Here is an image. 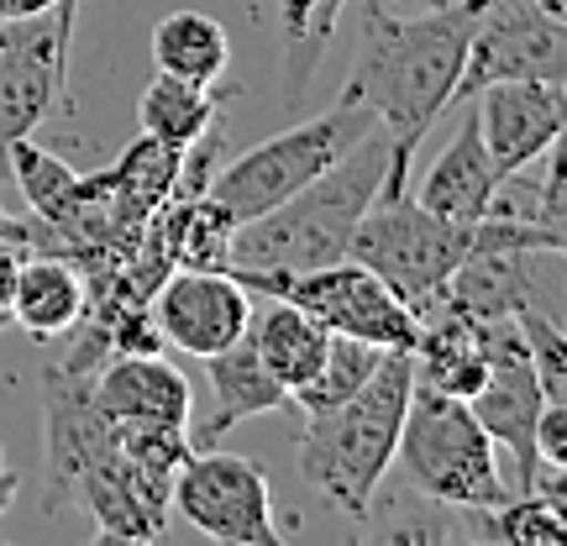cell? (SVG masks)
I'll list each match as a JSON object with an SVG mask.
<instances>
[{"label": "cell", "instance_id": "cell-26", "mask_svg": "<svg viewBox=\"0 0 567 546\" xmlns=\"http://www.w3.org/2000/svg\"><path fill=\"white\" fill-rule=\"evenodd\" d=\"M21 258H27V247H21V243H6V237H0V310L11 305V289H17Z\"/></svg>", "mask_w": 567, "mask_h": 546}, {"label": "cell", "instance_id": "cell-24", "mask_svg": "<svg viewBox=\"0 0 567 546\" xmlns=\"http://www.w3.org/2000/svg\"><path fill=\"white\" fill-rule=\"evenodd\" d=\"M509 321L520 331V347H526L530 373H536L542 394L557 400V405H567V337H563V326L551 321V316H542L536 305H520Z\"/></svg>", "mask_w": 567, "mask_h": 546}, {"label": "cell", "instance_id": "cell-17", "mask_svg": "<svg viewBox=\"0 0 567 546\" xmlns=\"http://www.w3.org/2000/svg\"><path fill=\"white\" fill-rule=\"evenodd\" d=\"M200 363H205V379H210V415H205L200 425H189V446H216L231 425L289 405V394H284V389L268 379V368L258 363L247 331L226 347V352H210Z\"/></svg>", "mask_w": 567, "mask_h": 546}, {"label": "cell", "instance_id": "cell-13", "mask_svg": "<svg viewBox=\"0 0 567 546\" xmlns=\"http://www.w3.org/2000/svg\"><path fill=\"white\" fill-rule=\"evenodd\" d=\"M478 116V137L499 179H520L551 142L567 132V84L557 80H494L467 95Z\"/></svg>", "mask_w": 567, "mask_h": 546}, {"label": "cell", "instance_id": "cell-9", "mask_svg": "<svg viewBox=\"0 0 567 546\" xmlns=\"http://www.w3.org/2000/svg\"><path fill=\"white\" fill-rule=\"evenodd\" d=\"M80 0H59L42 17L0 21V179L6 147L32 137L53 105H69V42Z\"/></svg>", "mask_w": 567, "mask_h": 546}, {"label": "cell", "instance_id": "cell-22", "mask_svg": "<svg viewBox=\"0 0 567 546\" xmlns=\"http://www.w3.org/2000/svg\"><path fill=\"white\" fill-rule=\"evenodd\" d=\"M384 352H389V347H373V342H358V337H337V331H331V342H326V358H321V368H316V379H310L300 394H289V405H300L305 415L342 405L347 394H358V389L373 379V368L384 363Z\"/></svg>", "mask_w": 567, "mask_h": 546}, {"label": "cell", "instance_id": "cell-16", "mask_svg": "<svg viewBox=\"0 0 567 546\" xmlns=\"http://www.w3.org/2000/svg\"><path fill=\"white\" fill-rule=\"evenodd\" d=\"M347 0H258V17L279 48V105L300 111L310 84L321 74L326 48L342 27Z\"/></svg>", "mask_w": 567, "mask_h": 546}, {"label": "cell", "instance_id": "cell-6", "mask_svg": "<svg viewBox=\"0 0 567 546\" xmlns=\"http://www.w3.org/2000/svg\"><path fill=\"white\" fill-rule=\"evenodd\" d=\"M373 111L358 101H337L331 111L310 116L300 126H284L268 142L237 153L231 163H216L205 179V200H216L231 222H258L274 205H284L295 189L321 179L337 158H347L373 132Z\"/></svg>", "mask_w": 567, "mask_h": 546}, {"label": "cell", "instance_id": "cell-5", "mask_svg": "<svg viewBox=\"0 0 567 546\" xmlns=\"http://www.w3.org/2000/svg\"><path fill=\"white\" fill-rule=\"evenodd\" d=\"M394 463H400L405 488L425 505L484 515L509 499V484L499 473V446L467 410V400L436 394L425 384L410 389Z\"/></svg>", "mask_w": 567, "mask_h": 546}, {"label": "cell", "instance_id": "cell-19", "mask_svg": "<svg viewBox=\"0 0 567 546\" xmlns=\"http://www.w3.org/2000/svg\"><path fill=\"white\" fill-rule=\"evenodd\" d=\"M247 342H252L258 363L268 368V379H274L284 394H300V389L316 379V368H321L331 331H326L316 316H305L300 305L268 295V300L252 305V316H247Z\"/></svg>", "mask_w": 567, "mask_h": 546}, {"label": "cell", "instance_id": "cell-18", "mask_svg": "<svg viewBox=\"0 0 567 546\" xmlns=\"http://www.w3.org/2000/svg\"><path fill=\"white\" fill-rule=\"evenodd\" d=\"M90 310V284H84L80 264L69 253H38V258H21L17 289L6 316L32 337V342H53L63 331H74Z\"/></svg>", "mask_w": 567, "mask_h": 546}, {"label": "cell", "instance_id": "cell-23", "mask_svg": "<svg viewBox=\"0 0 567 546\" xmlns=\"http://www.w3.org/2000/svg\"><path fill=\"white\" fill-rule=\"evenodd\" d=\"M484 536L499 546H567L563 499L551 494H509L505 505L484 509Z\"/></svg>", "mask_w": 567, "mask_h": 546}, {"label": "cell", "instance_id": "cell-27", "mask_svg": "<svg viewBox=\"0 0 567 546\" xmlns=\"http://www.w3.org/2000/svg\"><path fill=\"white\" fill-rule=\"evenodd\" d=\"M59 0H0V21H21V17H42L53 11Z\"/></svg>", "mask_w": 567, "mask_h": 546}, {"label": "cell", "instance_id": "cell-1", "mask_svg": "<svg viewBox=\"0 0 567 546\" xmlns=\"http://www.w3.org/2000/svg\"><path fill=\"white\" fill-rule=\"evenodd\" d=\"M42 436H48V515L80 499L111 542H153L168 530L174 473L195 452L179 431H116L90 400V373L42 368Z\"/></svg>", "mask_w": 567, "mask_h": 546}, {"label": "cell", "instance_id": "cell-4", "mask_svg": "<svg viewBox=\"0 0 567 546\" xmlns=\"http://www.w3.org/2000/svg\"><path fill=\"white\" fill-rule=\"evenodd\" d=\"M389 168V137L373 126L347 158H337L321 179L295 189L258 222H243L231 237V268L258 274H310V268L342 264L352 253V231L363 210L379 200V184Z\"/></svg>", "mask_w": 567, "mask_h": 546}, {"label": "cell", "instance_id": "cell-30", "mask_svg": "<svg viewBox=\"0 0 567 546\" xmlns=\"http://www.w3.org/2000/svg\"><path fill=\"white\" fill-rule=\"evenodd\" d=\"M0 473H6V446H0Z\"/></svg>", "mask_w": 567, "mask_h": 546}, {"label": "cell", "instance_id": "cell-11", "mask_svg": "<svg viewBox=\"0 0 567 546\" xmlns=\"http://www.w3.org/2000/svg\"><path fill=\"white\" fill-rule=\"evenodd\" d=\"M494 80L567 84V17H551L536 0H478L457 101Z\"/></svg>", "mask_w": 567, "mask_h": 546}, {"label": "cell", "instance_id": "cell-15", "mask_svg": "<svg viewBox=\"0 0 567 546\" xmlns=\"http://www.w3.org/2000/svg\"><path fill=\"white\" fill-rule=\"evenodd\" d=\"M499 189H505V179L494 174V163H488V153H484V137H478V116L467 111L463 126L452 132V142H446L442 153L431 158V168L421 174L415 200H421L431 216H442V222L478 226L488 210H494Z\"/></svg>", "mask_w": 567, "mask_h": 546}, {"label": "cell", "instance_id": "cell-12", "mask_svg": "<svg viewBox=\"0 0 567 546\" xmlns=\"http://www.w3.org/2000/svg\"><path fill=\"white\" fill-rule=\"evenodd\" d=\"M147 316L158 326L163 347L210 358L247 331L252 295L231 279V268H168L147 295Z\"/></svg>", "mask_w": 567, "mask_h": 546}, {"label": "cell", "instance_id": "cell-7", "mask_svg": "<svg viewBox=\"0 0 567 546\" xmlns=\"http://www.w3.org/2000/svg\"><path fill=\"white\" fill-rule=\"evenodd\" d=\"M467 247H473V226L431 216L405 189L394 200L368 205L358 231H352V253L347 258H358L373 279H384V289L405 310L425 316L431 305L442 300L446 279L457 274Z\"/></svg>", "mask_w": 567, "mask_h": 546}, {"label": "cell", "instance_id": "cell-3", "mask_svg": "<svg viewBox=\"0 0 567 546\" xmlns=\"http://www.w3.org/2000/svg\"><path fill=\"white\" fill-rule=\"evenodd\" d=\"M415 368L405 347H389L384 363L373 368L358 394H347L342 405L305 415L300 436V478L326 509L342 515H368L379 499V484L394 467L400 425H405Z\"/></svg>", "mask_w": 567, "mask_h": 546}, {"label": "cell", "instance_id": "cell-20", "mask_svg": "<svg viewBox=\"0 0 567 546\" xmlns=\"http://www.w3.org/2000/svg\"><path fill=\"white\" fill-rule=\"evenodd\" d=\"M153 69L158 74H174V80L189 84H221L226 63H231V38L216 17L205 11H168V17L153 27Z\"/></svg>", "mask_w": 567, "mask_h": 546}, {"label": "cell", "instance_id": "cell-2", "mask_svg": "<svg viewBox=\"0 0 567 546\" xmlns=\"http://www.w3.org/2000/svg\"><path fill=\"white\" fill-rule=\"evenodd\" d=\"M352 6V69L342 101L373 111L389 137V168L379 200L410 189V168L425 132L457 101L467 38L478 0H457L442 11H394L389 0H347Z\"/></svg>", "mask_w": 567, "mask_h": 546}, {"label": "cell", "instance_id": "cell-14", "mask_svg": "<svg viewBox=\"0 0 567 546\" xmlns=\"http://www.w3.org/2000/svg\"><path fill=\"white\" fill-rule=\"evenodd\" d=\"M90 400L116 431H179L189 436L195 394L163 352H116L90 373Z\"/></svg>", "mask_w": 567, "mask_h": 546}, {"label": "cell", "instance_id": "cell-8", "mask_svg": "<svg viewBox=\"0 0 567 546\" xmlns=\"http://www.w3.org/2000/svg\"><path fill=\"white\" fill-rule=\"evenodd\" d=\"M231 279L247 295H279V300L300 305L305 316H316L326 331L337 337H358L373 347H415L421 337V316L405 310L384 289V279H373L358 258L310 268V274H258V268H231Z\"/></svg>", "mask_w": 567, "mask_h": 546}, {"label": "cell", "instance_id": "cell-29", "mask_svg": "<svg viewBox=\"0 0 567 546\" xmlns=\"http://www.w3.org/2000/svg\"><path fill=\"white\" fill-rule=\"evenodd\" d=\"M6 326H11V316H6V310H0V331H6Z\"/></svg>", "mask_w": 567, "mask_h": 546}, {"label": "cell", "instance_id": "cell-28", "mask_svg": "<svg viewBox=\"0 0 567 546\" xmlns=\"http://www.w3.org/2000/svg\"><path fill=\"white\" fill-rule=\"evenodd\" d=\"M394 11H442V6H457V0H389Z\"/></svg>", "mask_w": 567, "mask_h": 546}, {"label": "cell", "instance_id": "cell-21", "mask_svg": "<svg viewBox=\"0 0 567 546\" xmlns=\"http://www.w3.org/2000/svg\"><path fill=\"white\" fill-rule=\"evenodd\" d=\"M216 111H221L216 84H189L174 80V74H153L137 95L142 137L168 142V147H195L216 126Z\"/></svg>", "mask_w": 567, "mask_h": 546}, {"label": "cell", "instance_id": "cell-10", "mask_svg": "<svg viewBox=\"0 0 567 546\" xmlns=\"http://www.w3.org/2000/svg\"><path fill=\"white\" fill-rule=\"evenodd\" d=\"M168 505L189 526L221 546H279L274 526V484L252 457L195 446L174 473Z\"/></svg>", "mask_w": 567, "mask_h": 546}, {"label": "cell", "instance_id": "cell-25", "mask_svg": "<svg viewBox=\"0 0 567 546\" xmlns=\"http://www.w3.org/2000/svg\"><path fill=\"white\" fill-rule=\"evenodd\" d=\"M536 463L542 473H567V405L547 400L536 415Z\"/></svg>", "mask_w": 567, "mask_h": 546}]
</instances>
